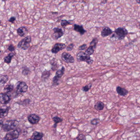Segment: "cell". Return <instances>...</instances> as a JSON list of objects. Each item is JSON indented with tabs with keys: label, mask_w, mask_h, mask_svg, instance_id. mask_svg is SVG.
Here are the masks:
<instances>
[{
	"label": "cell",
	"mask_w": 140,
	"mask_h": 140,
	"mask_svg": "<svg viewBox=\"0 0 140 140\" xmlns=\"http://www.w3.org/2000/svg\"><path fill=\"white\" fill-rule=\"evenodd\" d=\"M8 50L10 52H13L15 50V48L13 44H11L9 45L8 47Z\"/></svg>",
	"instance_id": "obj_35"
},
{
	"label": "cell",
	"mask_w": 140,
	"mask_h": 140,
	"mask_svg": "<svg viewBox=\"0 0 140 140\" xmlns=\"http://www.w3.org/2000/svg\"><path fill=\"white\" fill-rule=\"evenodd\" d=\"M87 45L85 44H84L81 45L80 46H79L78 50H80V51H83V50L86 49L87 48Z\"/></svg>",
	"instance_id": "obj_33"
},
{
	"label": "cell",
	"mask_w": 140,
	"mask_h": 140,
	"mask_svg": "<svg viewBox=\"0 0 140 140\" xmlns=\"http://www.w3.org/2000/svg\"><path fill=\"white\" fill-rule=\"evenodd\" d=\"M19 135V132L17 130L11 131L6 134L4 137V140H15L17 139Z\"/></svg>",
	"instance_id": "obj_6"
},
{
	"label": "cell",
	"mask_w": 140,
	"mask_h": 140,
	"mask_svg": "<svg viewBox=\"0 0 140 140\" xmlns=\"http://www.w3.org/2000/svg\"><path fill=\"white\" fill-rule=\"evenodd\" d=\"M92 86V84L91 83H90L89 84L87 85H85V86H83L82 88L83 91L85 92H88L90 89H91V87Z\"/></svg>",
	"instance_id": "obj_30"
},
{
	"label": "cell",
	"mask_w": 140,
	"mask_h": 140,
	"mask_svg": "<svg viewBox=\"0 0 140 140\" xmlns=\"http://www.w3.org/2000/svg\"><path fill=\"white\" fill-rule=\"evenodd\" d=\"M104 104L102 102H97L95 104L94 108L97 111H101L103 110L104 107Z\"/></svg>",
	"instance_id": "obj_21"
},
{
	"label": "cell",
	"mask_w": 140,
	"mask_h": 140,
	"mask_svg": "<svg viewBox=\"0 0 140 140\" xmlns=\"http://www.w3.org/2000/svg\"><path fill=\"white\" fill-rule=\"evenodd\" d=\"M108 0H101V3L102 4H105L107 3Z\"/></svg>",
	"instance_id": "obj_37"
},
{
	"label": "cell",
	"mask_w": 140,
	"mask_h": 140,
	"mask_svg": "<svg viewBox=\"0 0 140 140\" xmlns=\"http://www.w3.org/2000/svg\"><path fill=\"white\" fill-rule=\"evenodd\" d=\"M28 119L30 124H35L39 122L40 118L38 115L35 114H31L28 117Z\"/></svg>",
	"instance_id": "obj_11"
},
{
	"label": "cell",
	"mask_w": 140,
	"mask_h": 140,
	"mask_svg": "<svg viewBox=\"0 0 140 140\" xmlns=\"http://www.w3.org/2000/svg\"><path fill=\"white\" fill-rule=\"evenodd\" d=\"M136 1L137 3L140 4V0H136Z\"/></svg>",
	"instance_id": "obj_39"
},
{
	"label": "cell",
	"mask_w": 140,
	"mask_h": 140,
	"mask_svg": "<svg viewBox=\"0 0 140 140\" xmlns=\"http://www.w3.org/2000/svg\"><path fill=\"white\" fill-rule=\"evenodd\" d=\"M52 119H53V121H54V123H55L54 125V127L55 128H56L57 124H58V123L62 122L63 121V119L60 118L59 117H58V116H55L54 117L52 118Z\"/></svg>",
	"instance_id": "obj_25"
},
{
	"label": "cell",
	"mask_w": 140,
	"mask_h": 140,
	"mask_svg": "<svg viewBox=\"0 0 140 140\" xmlns=\"http://www.w3.org/2000/svg\"><path fill=\"white\" fill-rule=\"evenodd\" d=\"M95 49L96 48L94 46H90L87 48V49L85 50V53L87 55L90 56H91L94 54Z\"/></svg>",
	"instance_id": "obj_27"
},
{
	"label": "cell",
	"mask_w": 140,
	"mask_h": 140,
	"mask_svg": "<svg viewBox=\"0 0 140 140\" xmlns=\"http://www.w3.org/2000/svg\"><path fill=\"white\" fill-rule=\"evenodd\" d=\"M9 79L8 76L7 75H1L0 77V87H2L7 83Z\"/></svg>",
	"instance_id": "obj_19"
},
{
	"label": "cell",
	"mask_w": 140,
	"mask_h": 140,
	"mask_svg": "<svg viewBox=\"0 0 140 140\" xmlns=\"http://www.w3.org/2000/svg\"><path fill=\"white\" fill-rule=\"evenodd\" d=\"M75 46V44L73 43H71L69 44L67 47H66V49L67 51H71L72 50Z\"/></svg>",
	"instance_id": "obj_32"
},
{
	"label": "cell",
	"mask_w": 140,
	"mask_h": 140,
	"mask_svg": "<svg viewBox=\"0 0 140 140\" xmlns=\"http://www.w3.org/2000/svg\"><path fill=\"white\" fill-rule=\"evenodd\" d=\"M73 20L68 21L67 20L63 19L61 22V26L63 27H65L68 25L73 24Z\"/></svg>",
	"instance_id": "obj_24"
},
{
	"label": "cell",
	"mask_w": 140,
	"mask_h": 140,
	"mask_svg": "<svg viewBox=\"0 0 140 140\" xmlns=\"http://www.w3.org/2000/svg\"><path fill=\"white\" fill-rule=\"evenodd\" d=\"M17 86V92L18 94H22L27 92L28 86L26 83L23 81L19 82Z\"/></svg>",
	"instance_id": "obj_7"
},
{
	"label": "cell",
	"mask_w": 140,
	"mask_h": 140,
	"mask_svg": "<svg viewBox=\"0 0 140 140\" xmlns=\"http://www.w3.org/2000/svg\"><path fill=\"white\" fill-rule=\"evenodd\" d=\"M44 134L42 132H38L37 131H35L33 133L32 135L31 138L29 139L31 140H39L42 139L44 137Z\"/></svg>",
	"instance_id": "obj_16"
},
{
	"label": "cell",
	"mask_w": 140,
	"mask_h": 140,
	"mask_svg": "<svg viewBox=\"0 0 140 140\" xmlns=\"http://www.w3.org/2000/svg\"><path fill=\"white\" fill-rule=\"evenodd\" d=\"M138 26L139 27V28L140 29V22H138Z\"/></svg>",
	"instance_id": "obj_40"
},
{
	"label": "cell",
	"mask_w": 140,
	"mask_h": 140,
	"mask_svg": "<svg viewBox=\"0 0 140 140\" xmlns=\"http://www.w3.org/2000/svg\"><path fill=\"white\" fill-rule=\"evenodd\" d=\"M66 47V46L64 43H56L52 47V49L51 50V51L53 54H56L60 51L65 49Z\"/></svg>",
	"instance_id": "obj_9"
},
{
	"label": "cell",
	"mask_w": 140,
	"mask_h": 140,
	"mask_svg": "<svg viewBox=\"0 0 140 140\" xmlns=\"http://www.w3.org/2000/svg\"><path fill=\"white\" fill-rule=\"evenodd\" d=\"M17 33L21 37L25 36L29 31L26 27L22 26L17 30Z\"/></svg>",
	"instance_id": "obj_15"
},
{
	"label": "cell",
	"mask_w": 140,
	"mask_h": 140,
	"mask_svg": "<svg viewBox=\"0 0 140 140\" xmlns=\"http://www.w3.org/2000/svg\"><path fill=\"white\" fill-rule=\"evenodd\" d=\"M1 1H4V2H5V1H7V0H1Z\"/></svg>",
	"instance_id": "obj_41"
},
{
	"label": "cell",
	"mask_w": 140,
	"mask_h": 140,
	"mask_svg": "<svg viewBox=\"0 0 140 140\" xmlns=\"http://www.w3.org/2000/svg\"><path fill=\"white\" fill-rule=\"evenodd\" d=\"M14 85L12 84H8L6 85L4 88L3 90H4L5 93H9L11 92L14 89Z\"/></svg>",
	"instance_id": "obj_26"
},
{
	"label": "cell",
	"mask_w": 140,
	"mask_h": 140,
	"mask_svg": "<svg viewBox=\"0 0 140 140\" xmlns=\"http://www.w3.org/2000/svg\"><path fill=\"white\" fill-rule=\"evenodd\" d=\"M19 122L17 120H8L5 121V123H3L2 120H1L0 122L1 128L4 131H9L14 130L19 126Z\"/></svg>",
	"instance_id": "obj_1"
},
{
	"label": "cell",
	"mask_w": 140,
	"mask_h": 140,
	"mask_svg": "<svg viewBox=\"0 0 140 140\" xmlns=\"http://www.w3.org/2000/svg\"><path fill=\"white\" fill-rule=\"evenodd\" d=\"M54 33L51 35V37L53 39L57 40L59 38L62 37L64 34V31L62 29L56 27L53 29Z\"/></svg>",
	"instance_id": "obj_5"
},
{
	"label": "cell",
	"mask_w": 140,
	"mask_h": 140,
	"mask_svg": "<svg viewBox=\"0 0 140 140\" xmlns=\"http://www.w3.org/2000/svg\"><path fill=\"white\" fill-rule=\"evenodd\" d=\"M51 75L50 71L45 70L42 72V79L43 81H46L48 79Z\"/></svg>",
	"instance_id": "obj_22"
},
{
	"label": "cell",
	"mask_w": 140,
	"mask_h": 140,
	"mask_svg": "<svg viewBox=\"0 0 140 140\" xmlns=\"http://www.w3.org/2000/svg\"><path fill=\"white\" fill-rule=\"evenodd\" d=\"M76 59L78 62H85L88 65H91L93 63V60L90 56L83 51H80L77 53L76 54Z\"/></svg>",
	"instance_id": "obj_3"
},
{
	"label": "cell",
	"mask_w": 140,
	"mask_h": 140,
	"mask_svg": "<svg viewBox=\"0 0 140 140\" xmlns=\"http://www.w3.org/2000/svg\"><path fill=\"white\" fill-rule=\"evenodd\" d=\"M76 139L77 140H85L86 138L85 136L83 134H79L77 136Z\"/></svg>",
	"instance_id": "obj_34"
},
{
	"label": "cell",
	"mask_w": 140,
	"mask_h": 140,
	"mask_svg": "<svg viewBox=\"0 0 140 140\" xmlns=\"http://www.w3.org/2000/svg\"><path fill=\"white\" fill-rule=\"evenodd\" d=\"M114 32L109 27L105 26L103 28L101 31V35L102 37H106L113 34Z\"/></svg>",
	"instance_id": "obj_14"
},
{
	"label": "cell",
	"mask_w": 140,
	"mask_h": 140,
	"mask_svg": "<svg viewBox=\"0 0 140 140\" xmlns=\"http://www.w3.org/2000/svg\"><path fill=\"white\" fill-rule=\"evenodd\" d=\"M74 30L79 32L81 35H83L85 32H87V31L84 29L82 25H80L77 24H75L74 25Z\"/></svg>",
	"instance_id": "obj_13"
},
{
	"label": "cell",
	"mask_w": 140,
	"mask_h": 140,
	"mask_svg": "<svg viewBox=\"0 0 140 140\" xmlns=\"http://www.w3.org/2000/svg\"></svg>",
	"instance_id": "obj_42"
},
{
	"label": "cell",
	"mask_w": 140,
	"mask_h": 140,
	"mask_svg": "<svg viewBox=\"0 0 140 140\" xmlns=\"http://www.w3.org/2000/svg\"><path fill=\"white\" fill-rule=\"evenodd\" d=\"M111 39L115 38L118 40H123L128 34V31L125 27H118L115 30Z\"/></svg>",
	"instance_id": "obj_2"
},
{
	"label": "cell",
	"mask_w": 140,
	"mask_h": 140,
	"mask_svg": "<svg viewBox=\"0 0 140 140\" xmlns=\"http://www.w3.org/2000/svg\"><path fill=\"white\" fill-rule=\"evenodd\" d=\"M51 13H52L53 15H56V14L57 15V14H58V12H51Z\"/></svg>",
	"instance_id": "obj_38"
},
{
	"label": "cell",
	"mask_w": 140,
	"mask_h": 140,
	"mask_svg": "<svg viewBox=\"0 0 140 140\" xmlns=\"http://www.w3.org/2000/svg\"><path fill=\"white\" fill-rule=\"evenodd\" d=\"M50 63L51 65V70L54 71L57 70L58 68V64H57V60L55 58H54L50 61Z\"/></svg>",
	"instance_id": "obj_23"
},
{
	"label": "cell",
	"mask_w": 140,
	"mask_h": 140,
	"mask_svg": "<svg viewBox=\"0 0 140 140\" xmlns=\"http://www.w3.org/2000/svg\"><path fill=\"white\" fill-rule=\"evenodd\" d=\"M65 67L63 66L62 68L58 70L57 71V72H56V75L55 76V77L60 79L62 78L63 75L65 73Z\"/></svg>",
	"instance_id": "obj_20"
},
{
	"label": "cell",
	"mask_w": 140,
	"mask_h": 140,
	"mask_svg": "<svg viewBox=\"0 0 140 140\" xmlns=\"http://www.w3.org/2000/svg\"><path fill=\"white\" fill-rule=\"evenodd\" d=\"M31 41V37L30 36L25 37L19 42L17 45L18 48L24 50H27L29 48Z\"/></svg>",
	"instance_id": "obj_4"
},
{
	"label": "cell",
	"mask_w": 140,
	"mask_h": 140,
	"mask_svg": "<svg viewBox=\"0 0 140 140\" xmlns=\"http://www.w3.org/2000/svg\"><path fill=\"white\" fill-rule=\"evenodd\" d=\"M10 107L6 106H3L0 109V117L1 118L7 116L9 113Z\"/></svg>",
	"instance_id": "obj_12"
},
{
	"label": "cell",
	"mask_w": 140,
	"mask_h": 140,
	"mask_svg": "<svg viewBox=\"0 0 140 140\" xmlns=\"http://www.w3.org/2000/svg\"><path fill=\"white\" fill-rule=\"evenodd\" d=\"M16 55V53L15 52H11L7 56H6L5 57H4V61L5 63H6L10 64L11 63V61H12V58L13 57H14L15 55Z\"/></svg>",
	"instance_id": "obj_18"
},
{
	"label": "cell",
	"mask_w": 140,
	"mask_h": 140,
	"mask_svg": "<svg viewBox=\"0 0 140 140\" xmlns=\"http://www.w3.org/2000/svg\"><path fill=\"white\" fill-rule=\"evenodd\" d=\"M30 72V71L29 68H24V69H23L22 71V74L23 75H28L29 74Z\"/></svg>",
	"instance_id": "obj_31"
},
{
	"label": "cell",
	"mask_w": 140,
	"mask_h": 140,
	"mask_svg": "<svg viewBox=\"0 0 140 140\" xmlns=\"http://www.w3.org/2000/svg\"><path fill=\"white\" fill-rule=\"evenodd\" d=\"M63 61L67 63H75V58L72 55L67 52H64L61 55Z\"/></svg>",
	"instance_id": "obj_8"
},
{
	"label": "cell",
	"mask_w": 140,
	"mask_h": 140,
	"mask_svg": "<svg viewBox=\"0 0 140 140\" xmlns=\"http://www.w3.org/2000/svg\"><path fill=\"white\" fill-rule=\"evenodd\" d=\"M11 97L6 93H1L0 94V103L3 105H5L10 102Z\"/></svg>",
	"instance_id": "obj_10"
},
{
	"label": "cell",
	"mask_w": 140,
	"mask_h": 140,
	"mask_svg": "<svg viewBox=\"0 0 140 140\" xmlns=\"http://www.w3.org/2000/svg\"><path fill=\"white\" fill-rule=\"evenodd\" d=\"M98 42V39L97 37H95L93 38L92 41L90 43V46H92L94 47H96V45L97 44Z\"/></svg>",
	"instance_id": "obj_28"
},
{
	"label": "cell",
	"mask_w": 140,
	"mask_h": 140,
	"mask_svg": "<svg viewBox=\"0 0 140 140\" xmlns=\"http://www.w3.org/2000/svg\"><path fill=\"white\" fill-rule=\"evenodd\" d=\"M100 122V119H99V118H95L91 120L90 123L92 125H97Z\"/></svg>",
	"instance_id": "obj_29"
},
{
	"label": "cell",
	"mask_w": 140,
	"mask_h": 140,
	"mask_svg": "<svg viewBox=\"0 0 140 140\" xmlns=\"http://www.w3.org/2000/svg\"><path fill=\"white\" fill-rule=\"evenodd\" d=\"M16 18L15 17H12L8 20V21L12 23V24L14 23L15 21H16Z\"/></svg>",
	"instance_id": "obj_36"
},
{
	"label": "cell",
	"mask_w": 140,
	"mask_h": 140,
	"mask_svg": "<svg viewBox=\"0 0 140 140\" xmlns=\"http://www.w3.org/2000/svg\"><path fill=\"white\" fill-rule=\"evenodd\" d=\"M116 92L119 95L122 96H125L127 95L129 92L128 90L124 88L121 87V86H118L116 88Z\"/></svg>",
	"instance_id": "obj_17"
}]
</instances>
